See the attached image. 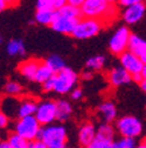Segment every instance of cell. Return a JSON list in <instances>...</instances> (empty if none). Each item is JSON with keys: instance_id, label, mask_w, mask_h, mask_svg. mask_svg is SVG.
I'll return each instance as SVG.
<instances>
[{"instance_id": "18", "label": "cell", "mask_w": 146, "mask_h": 148, "mask_svg": "<svg viewBox=\"0 0 146 148\" xmlns=\"http://www.w3.org/2000/svg\"><path fill=\"white\" fill-rule=\"evenodd\" d=\"M19 103L20 101L18 100L16 98H13V97H7L3 100L1 105H0V107H1V112L7 115L8 118H13V116H16L18 114V108H19Z\"/></svg>"}, {"instance_id": "35", "label": "cell", "mask_w": 146, "mask_h": 148, "mask_svg": "<svg viewBox=\"0 0 146 148\" xmlns=\"http://www.w3.org/2000/svg\"><path fill=\"white\" fill-rule=\"evenodd\" d=\"M67 5V0H54V4H53V10L54 11H57L60 8H62L63 6Z\"/></svg>"}, {"instance_id": "12", "label": "cell", "mask_w": 146, "mask_h": 148, "mask_svg": "<svg viewBox=\"0 0 146 148\" xmlns=\"http://www.w3.org/2000/svg\"><path fill=\"white\" fill-rule=\"evenodd\" d=\"M107 81L112 87H120L131 82V75L123 67L115 66L107 72Z\"/></svg>"}, {"instance_id": "31", "label": "cell", "mask_w": 146, "mask_h": 148, "mask_svg": "<svg viewBox=\"0 0 146 148\" xmlns=\"http://www.w3.org/2000/svg\"><path fill=\"white\" fill-rule=\"evenodd\" d=\"M54 0H36V10H53Z\"/></svg>"}, {"instance_id": "11", "label": "cell", "mask_w": 146, "mask_h": 148, "mask_svg": "<svg viewBox=\"0 0 146 148\" xmlns=\"http://www.w3.org/2000/svg\"><path fill=\"white\" fill-rule=\"evenodd\" d=\"M78 20L80 19H72V18H67V16L59 15L55 12V19H54V21L51 23L50 26L57 33L71 35V33H72V31H74Z\"/></svg>"}, {"instance_id": "9", "label": "cell", "mask_w": 146, "mask_h": 148, "mask_svg": "<svg viewBox=\"0 0 146 148\" xmlns=\"http://www.w3.org/2000/svg\"><path fill=\"white\" fill-rule=\"evenodd\" d=\"M119 64L130 75H136V74H141L143 69L146 67L145 62H143L138 57L132 54L129 51H125L119 55Z\"/></svg>"}, {"instance_id": "45", "label": "cell", "mask_w": 146, "mask_h": 148, "mask_svg": "<svg viewBox=\"0 0 146 148\" xmlns=\"http://www.w3.org/2000/svg\"><path fill=\"white\" fill-rule=\"evenodd\" d=\"M105 3H107V4H110V5H115L116 3H118V0H104Z\"/></svg>"}, {"instance_id": "4", "label": "cell", "mask_w": 146, "mask_h": 148, "mask_svg": "<svg viewBox=\"0 0 146 148\" xmlns=\"http://www.w3.org/2000/svg\"><path fill=\"white\" fill-rule=\"evenodd\" d=\"M40 129H41V126L36 121L34 115L19 118L14 125V133L28 142H33L35 140H38Z\"/></svg>"}, {"instance_id": "37", "label": "cell", "mask_w": 146, "mask_h": 148, "mask_svg": "<svg viewBox=\"0 0 146 148\" xmlns=\"http://www.w3.org/2000/svg\"><path fill=\"white\" fill-rule=\"evenodd\" d=\"M53 78V77H51ZM51 78L49 80H47L46 82L42 84V89L43 92H53V81H51Z\"/></svg>"}, {"instance_id": "44", "label": "cell", "mask_w": 146, "mask_h": 148, "mask_svg": "<svg viewBox=\"0 0 146 148\" xmlns=\"http://www.w3.org/2000/svg\"><path fill=\"white\" fill-rule=\"evenodd\" d=\"M136 148H146V142L145 141H141L139 145H137Z\"/></svg>"}, {"instance_id": "13", "label": "cell", "mask_w": 146, "mask_h": 148, "mask_svg": "<svg viewBox=\"0 0 146 148\" xmlns=\"http://www.w3.org/2000/svg\"><path fill=\"white\" fill-rule=\"evenodd\" d=\"M127 51L138 57L143 62H146V41L140 35L131 33L127 44Z\"/></svg>"}, {"instance_id": "2", "label": "cell", "mask_w": 146, "mask_h": 148, "mask_svg": "<svg viewBox=\"0 0 146 148\" xmlns=\"http://www.w3.org/2000/svg\"><path fill=\"white\" fill-rule=\"evenodd\" d=\"M38 140L43 142L47 148H67V129L62 125L43 126L40 129Z\"/></svg>"}, {"instance_id": "5", "label": "cell", "mask_w": 146, "mask_h": 148, "mask_svg": "<svg viewBox=\"0 0 146 148\" xmlns=\"http://www.w3.org/2000/svg\"><path fill=\"white\" fill-rule=\"evenodd\" d=\"M103 28V23L96 19H89V18H80L71 35L75 39L85 40L93 36H96Z\"/></svg>"}, {"instance_id": "1", "label": "cell", "mask_w": 146, "mask_h": 148, "mask_svg": "<svg viewBox=\"0 0 146 148\" xmlns=\"http://www.w3.org/2000/svg\"><path fill=\"white\" fill-rule=\"evenodd\" d=\"M81 16L96 19L102 23L105 20L112 21L118 16V8L115 5H110L104 0H84L80 7Z\"/></svg>"}, {"instance_id": "22", "label": "cell", "mask_w": 146, "mask_h": 148, "mask_svg": "<svg viewBox=\"0 0 146 148\" xmlns=\"http://www.w3.org/2000/svg\"><path fill=\"white\" fill-rule=\"evenodd\" d=\"M6 51L12 57H16V55L21 57V55L26 54V47L21 39H13L8 41L6 45Z\"/></svg>"}, {"instance_id": "33", "label": "cell", "mask_w": 146, "mask_h": 148, "mask_svg": "<svg viewBox=\"0 0 146 148\" xmlns=\"http://www.w3.org/2000/svg\"><path fill=\"white\" fill-rule=\"evenodd\" d=\"M140 3H144V0H118V4L122 7H129L131 5H136Z\"/></svg>"}, {"instance_id": "47", "label": "cell", "mask_w": 146, "mask_h": 148, "mask_svg": "<svg viewBox=\"0 0 146 148\" xmlns=\"http://www.w3.org/2000/svg\"><path fill=\"white\" fill-rule=\"evenodd\" d=\"M67 148H75V147H67Z\"/></svg>"}, {"instance_id": "41", "label": "cell", "mask_w": 146, "mask_h": 148, "mask_svg": "<svg viewBox=\"0 0 146 148\" xmlns=\"http://www.w3.org/2000/svg\"><path fill=\"white\" fill-rule=\"evenodd\" d=\"M7 8H8V5L4 1V0H0V12H3L5 10H7Z\"/></svg>"}, {"instance_id": "21", "label": "cell", "mask_w": 146, "mask_h": 148, "mask_svg": "<svg viewBox=\"0 0 146 148\" xmlns=\"http://www.w3.org/2000/svg\"><path fill=\"white\" fill-rule=\"evenodd\" d=\"M43 62L46 64V66H47L54 74H56V73H59V72H61L62 69L66 68V62H64V60L60 57V55H57V54H51L50 57L47 58Z\"/></svg>"}, {"instance_id": "39", "label": "cell", "mask_w": 146, "mask_h": 148, "mask_svg": "<svg viewBox=\"0 0 146 148\" xmlns=\"http://www.w3.org/2000/svg\"><path fill=\"white\" fill-rule=\"evenodd\" d=\"M82 79H84V80H89V79H91L93 78V72H90V71H84L83 73H82Z\"/></svg>"}, {"instance_id": "46", "label": "cell", "mask_w": 146, "mask_h": 148, "mask_svg": "<svg viewBox=\"0 0 146 148\" xmlns=\"http://www.w3.org/2000/svg\"><path fill=\"white\" fill-rule=\"evenodd\" d=\"M107 148H118V147H117V143L116 142H111L110 145H109Z\"/></svg>"}, {"instance_id": "6", "label": "cell", "mask_w": 146, "mask_h": 148, "mask_svg": "<svg viewBox=\"0 0 146 148\" xmlns=\"http://www.w3.org/2000/svg\"><path fill=\"white\" fill-rule=\"evenodd\" d=\"M116 129L123 138L137 139L143 134V123L133 115H125L116 121Z\"/></svg>"}, {"instance_id": "20", "label": "cell", "mask_w": 146, "mask_h": 148, "mask_svg": "<svg viewBox=\"0 0 146 148\" xmlns=\"http://www.w3.org/2000/svg\"><path fill=\"white\" fill-rule=\"evenodd\" d=\"M54 19H55V11L54 10H36L35 21L38 24L43 26H50Z\"/></svg>"}, {"instance_id": "26", "label": "cell", "mask_w": 146, "mask_h": 148, "mask_svg": "<svg viewBox=\"0 0 146 148\" xmlns=\"http://www.w3.org/2000/svg\"><path fill=\"white\" fill-rule=\"evenodd\" d=\"M22 90H24V88H22L21 84H19L18 81H13V80L7 81L4 86V92L7 94V97L15 98L18 95H20L22 93Z\"/></svg>"}, {"instance_id": "43", "label": "cell", "mask_w": 146, "mask_h": 148, "mask_svg": "<svg viewBox=\"0 0 146 148\" xmlns=\"http://www.w3.org/2000/svg\"><path fill=\"white\" fill-rule=\"evenodd\" d=\"M0 148H12L7 141H0Z\"/></svg>"}, {"instance_id": "27", "label": "cell", "mask_w": 146, "mask_h": 148, "mask_svg": "<svg viewBox=\"0 0 146 148\" xmlns=\"http://www.w3.org/2000/svg\"><path fill=\"white\" fill-rule=\"evenodd\" d=\"M59 15H62V16H67V18H72V19H80L81 18V13H80V8L77 7H74L71 5H66L63 6L62 8L55 11Z\"/></svg>"}, {"instance_id": "32", "label": "cell", "mask_w": 146, "mask_h": 148, "mask_svg": "<svg viewBox=\"0 0 146 148\" xmlns=\"http://www.w3.org/2000/svg\"><path fill=\"white\" fill-rule=\"evenodd\" d=\"M70 98L74 100V101L81 100V99L83 98V92H82V89H81L80 87H75L74 89L70 92Z\"/></svg>"}, {"instance_id": "38", "label": "cell", "mask_w": 146, "mask_h": 148, "mask_svg": "<svg viewBox=\"0 0 146 148\" xmlns=\"http://www.w3.org/2000/svg\"><path fill=\"white\" fill-rule=\"evenodd\" d=\"M83 3H84V0H67V4L68 5H71V6L77 7V8H80Z\"/></svg>"}, {"instance_id": "7", "label": "cell", "mask_w": 146, "mask_h": 148, "mask_svg": "<svg viewBox=\"0 0 146 148\" xmlns=\"http://www.w3.org/2000/svg\"><path fill=\"white\" fill-rule=\"evenodd\" d=\"M34 118L40 126H48L56 120V105L53 100H45L38 103Z\"/></svg>"}, {"instance_id": "30", "label": "cell", "mask_w": 146, "mask_h": 148, "mask_svg": "<svg viewBox=\"0 0 146 148\" xmlns=\"http://www.w3.org/2000/svg\"><path fill=\"white\" fill-rule=\"evenodd\" d=\"M116 143L118 148H136L138 145L136 139H131V138H122Z\"/></svg>"}, {"instance_id": "14", "label": "cell", "mask_w": 146, "mask_h": 148, "mask_svg": "<svg viewBox=\"0 0 146 148\" xmlns=\"http://www.w3.org/2000/svg\"><path fill=\"white\" fill-rule=\"evenodd\" d=\"M98 115L104 123H111L117 118V107L114 101L106 100L98 106Z\"/></svg>"}, {"instance_id": "28", "label": "cell", "mask_w": 146, "mask_h": 148, "mask_svg": "<svg viewBox=\"0 0 146 148\" xmlns=\"http://www.w3.org/2000/svg\"><path fill=\"white\" fill-rule=\"evenodd\" d=\"M6 141L8 142V145L12 148H28V146H29L28 141H26L25 139H22L21 136H19L15 133H11Z\"/></svg>"}, {"instance_id": "34", "label": "cell", "mask_w": 146, "mask_h": 148, "mask_svg": "<svg viewBox=\"0 0 146 148\" xmlns=\"http://www.w3.org/2000/svg\"><path fill=\"white\" fill-rule=\"evenodd\" d=\"M9 123V118L0 110V129H5Z\"/></svg>"}, {"instance_id": "15", "label": "cell", "mask_w": 146, "mask_h": 148, "mask_svg": "<svg viewBox=\"0 0 146 148\" xmlns=\"http://www.w3.org/2000/svg\"><path fill=\"white\" fill-rule=\"evenodd\" d=\"M96 136V127L94 123L91 122H84L77 133V138H78V143L82 147H87L91 141H93Z\"/></svg>"}, {"instance_id": "25", "label": "cell", "mask_w": 146, "mask_h": 148, "mask_svg": "<svg viewBox=\"0 0 146 148\" xmlns=\"http://www.w3.org/2000/svg\"><path fill=\"white\" fill-rule=\"evenodd\" d=\"M115 128L112 127L111 123H102L97 129H96V136L107 140L110 142H114L115 139Z\"/></svg>"}, {"instance_id": "36", "label": "cell", "mask_w": 146, "mask_h": 148, "mask_svg": "<svg viewBox=\"0 0 146 148\" xmlns=\"http://www.w3.org/2000/svg\"><path fill=\"white\" fill-rule=\"evenodd\" d=\"M28 148H47V146L43 142H41L40 140H35L33 142H29Z\"/></svg>"}, {"instance_id": "40", "label": "cell", "mask_w": 146, "mask_h": 148, "mask_svg": "<svg viewBox=\"0 0 146 148\" xmlns=\"http://www.w3.org/2000/svg\"><path fill=\"white\" fill-rule=\"evenodd\" d=\"M4 1L8 5V7H14L19 4V0H4Z\"/></svg>"}, {"instance_id": "24", "label": "cell", "mask_w": 146, "mask_h": 148, "mask_svg": "<svg viewBox=\"0 0 146 148\" xmlns=\"http://www.w3.org/2000/svg\"><path fill=\"white\" fill-rule=\"evenodd\" d=\"M105 64L106 58L104 55H95V57H91L87 60L85 67L90 72H99L105 67Z\"/></svg>"}, {"instance_id": "42", "label": "cell", "mask_w": 146, "mask_h": 148, "mask_svg": "<svg viewBox=\"0 0 146 148\" xmlns=\"http://www.w3.org/2000/svg\"><path fill=\"white\" fill-rule=\"evenodd\" d=\"M139 86H140L141 90H143V92H145V90H146V79L141 80V81L139 82Z\"/></svg>"}, {"instance_id": "3", "label": "cell", "mask_w": 146, "mask_h": 148, "mask_svg": "<svg viewBox=\"0 0 146 148\" xmlns=\"http://www.w3.org/2000/svg\"><path fill=\"white\" fill-rule=\"evenodd\" d=\"M53 92H56L57 94H67L75 88L78 75L75 71H72L69 67H66L61 72L54 74L53 78Z\"/></svg>"}, {"instance_id": "10", "label": "cell", "mask_w": 146, "mask_h": 148, "mask_svg": "<svg viewBox=\"0 0 146 148\" xmlns=\"http://www.w3.org/2000/svg\"><path fill=\"white\" fill-rule=\"evenodd\" d=\"M145 11L146 8L144 3L131 5L129 7H125V10L122 13V18L126 25H136L143 20Z\"/></svg>"}, {"instance_id": "29", "label": "cell", "mask_w": 146, "mask_h": 148, "mask_svg": "<svg viewBox=\"0 0 146 148\" xmlns=\"http://www.w3.org/2000/svg\"><path fill=\"white\" fill-rule=\"evenodd\" d=\"M110 143H111L110 141L104 140V139H101V138H98V136H95V139L91 141L85 148H107Z\"/></svg>"}, {"instance_id": "23", "label": "cell", "mask_w": 146, "mask_h": 148, "mask_svg": "<svg viewBox=\"0 0 146 148\" xmlns=\"http://www.w3.org/2000/svg\"><path fill=\"white\" fill-rule=\"evenodd\" d=\"M53 75H54V73L46 66V64L43 61H41V64L39 65L38 69H36L34 77H33V81L38 82V84H43L47 80H49Z\"/></svg>"}, {"instance_id": "17", "label": "cell", "mask_w": 146, "mask_h": 148, "mask_svg": "<svg viewBox=\"0 0 146 148\" xmlns=\"http://www.w3.org/2000/svg\"><path fill=\"white\" fill-rule=\"evenodd\" d=\"M56 105V120L60 122H66L67 120L70 119L72 115V107L69 101L67 100H57L55 101Z\"/></svg>"}, {"instance_id": "16", "label": "cell", "mask_w": 146, "mask_h": 148, "mask_svg": "<svg viewBox=\"0 0 146 148\" xmlns=\"http://www.w3.org/2000/svg\"><path fill=\"white\" fill-rule=\"evenodd\" d=\"M40 64H41V60L34 59V58L27 59L19 65V72L25 79L33 80V77H34V74H35V72L38 69Z\"/></svg>"}, {"instance_id": "19", "label": "cell", "mask_w": 146, "mask_h": 148, "mask_svg": "<svg viewBox=\"0 0 146 148\" xmlns=\"http://www.w3.org/2000/svg\"><path fill=\"white\" fill-rule=\"evenodd\" d=\"M36 106L38 102L33 99H25L22 101H20L19 103V108H18V114L16 118H25V116H30L34 115L35 110H36Z\"/></svg>"}, {"instance_id": "8", "label": "cell", "mask_w": 146, "mask_h": 148, "mask_svg": "<svg viewBox=\"0 0 146 148\" xmlns=\"http://www.w3.org/2000/svg\"><path fill=\"white\" fill-rule=\"evenodd\" d=\"M131 31L126 26H120L116 29L114 35L110 38L109 41V49L115 55H119L127 51V44H129V38H130Z\"/></svg>"}]
</instances>
